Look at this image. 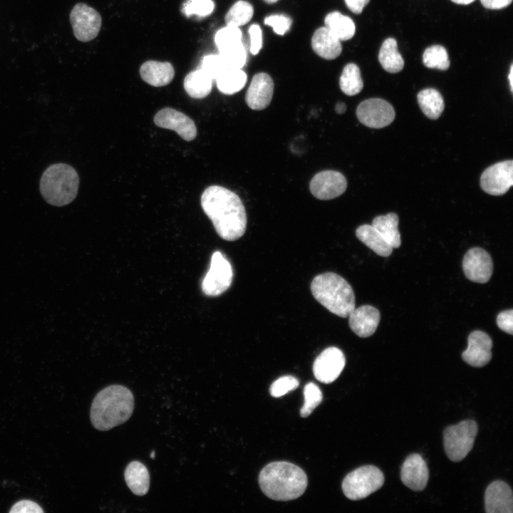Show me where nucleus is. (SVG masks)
Listing matches in <instances>:
<instances>
[{"label": "nucleus", "mask_w": 513, "mask_h": 513, "mask_svg": "<svg viewBox=\"0 0 513 513\" xmlns=\"http://www.w3.org/2000/svg\"><path fill=\"white\" fill-rule=\"evenodd\" d=\"M345 364L346 358L342 351L336 347H328L315 359L313 373L318 381L331 383L340 375Z\"/></svg>", "instance_id": "f8f14e48"}, {"label": "nucleus", "mask_w": 513, "mask_h": 513, "mask_svg": "<svg viewBox=\"0 0 513 513\" xmlns=\"http://www.w3.org/2000/svg\"><path fill=\"white\" fill-rule=\"evenodd\" d=\"M398 222V215L390 212L375 217L371 224L393 248H398L401 244Z\"/></svg>", "instance_id": "a878e982"}, {"label": "nucleus", "mask_w": 513, "mask_h": 513, "mask_svg": "<svg viewBox=\"0 0 513 513\" xmlns=\"http://www.w3.org/2000/svg\"><path fill=\"white\" fill-rule=\"evenodd\" d=\"M357 238L380 256H388L393 247L383 239L372 224H363L356 231Z\"/></svg>", "instance_id": "b1692460"}, {"label": "nucleus", "mask_w": 513, "mask_h": 513, "mask_svg": "<svg viewBox=\"0 0 513 513\" xmlns=\"http://www.w3.org/2000/svg\"><path fill=\"white\" fill-rule=\"evenodd\" d=\"M421 110L429 118L437 119L442 114L445 105L442 95L434 88H426L417 95Z\"/></svg>", "instance_id": "c85d7f7f"}, {"label": "nucleus", "mask_w": 513, "mask_h": 513, "mask_svg": "<svg viewBox=\"0 0 513 513\" xmlns=\"http://www.w3.org/2000/svg\"><path fill=\"white\" fill-rule=\"evenodd\" d=\"M492 341L488 334L482 331H475L468 336L467 349L462 352L464 361L473 367L481 368L492 358Z\"/></svg>", "instance_id": "dca6fc26"}, {"label": "nucleus", "mask_w": 513, "mask_h": 513, "mask_svg": "<svg viewBox=\"0 0 513 513\" xmlns=\"http://www.w3.org/2000/svg\"><path fill=\"white\" fill-rule=\"evenodd\" d=\"M484 507L487 513H512L513 498L510 487L501 480L492 482L485 490Z\"/></svg>", "instance_id": "6ab92c4d"}, {"label": "nucleus", "mask_w": 513, "mask_h": 513, "mask_svg": "<svg viewBox=\"0 0 513 513\" xmlns=\"http://www.w3.org/2000/svg\"><path fill=\"white\" fill-rule=\"evenodd\" d=\"M339 86L343 93L348 95H355L361 91L363 83L357 65L348 63L344 67L340 77Z\"/></svg>", "instance_id": "7c9ffc66"}, {"label": "nucleus", "mask_w": 513, "mask_h": 513, "mask_svg": "<svg viewBox=\"0 0 513 513\" xmlns=\"http://www.w3.org/2000/svg\"><path fill=\"white\" fill-rule=\"evenodd\" d=\"M315 299L329 311L346 318L355 309V295L351 285L333 272L317 275L311 284Z\"/></svg>", "instance_id": "20e7f679"}, {"label": "nucleus", "mask_w": 513, "mask_h": 513, "mask_svg": "<svg viewBox=\"0 0 513 513\" xmlns=\"http://www.w3.org/2000/svg\"><path fill=\"white\" fill-rule=\"evenodd\" d=\"M512 71H513V67H512V65H511L510 70H509V75H508V78H509V84H510V88H511V91H512V88H513V83H512V80H513V78H512L513 72H512Z\"/></svg>", "instance_id": "09e8293b"}, {"label": "nucleus", "mask_w": 513, "mask_h": 513, "mask_svg": "<svg viewBox=\"0 0 513 513\" xmlns=\"http://www.w3.org/2000/svg\"><path fill=\"white\" fill-rule=\"evenodd\" d=\"M233 279L230 262L220 252L213 253L209 271L202 282V290L209 296H217L227 291Z\"/></svg>", "instance_id": "6e6552de"}, {"label": "nucleus", "mask_w": 513, "mask_h": 513, "mask_svg": "<svg viewBox=\"0 0 513 513\" xmlns=\"http://www.w3.org/2000/svg\"><path fill=\"white\" fill-rule=\"evenodd\" d=\"M79 177L76 170L65 163L50 165L40 180V192L48 204L62 207L70 204L76 197Z\"/></svg>", "instance_id": "39448f33"}, {"label": "nucleus", "mask_w": 513, "mask_h": 513, "mask_svg": "<svg viewBox=\"0 0 513 513\" xmlns=\"http://www.w3.org/2000/svg\"><path fill=\"white\" fill-rule=\"evenodd\" d=\"M314 51L323 58H336L342 51L341 41L326 26L318 28L311 38Z\"/></svg>", "instance_id": "4be33fe9"}, {"label": "nucleus", "mask_w": 513, "mask_h": 513, "mask_svg": "<svg viewBox=\"0 0 513 513\" xmlns=\"http://www.w3.org/2000/svg\"><path fill=\"white\" fill-rule=\"evenodd\" d=\"M274 93V82L265 73L255 74L247 90L245 101L252 110H264L270 104Z\"/></svg>", "instance_id": "f3484780"}, {"label": "nucleus", "mask_w": 513, "mask_h": 513, "mask_svg": "<svg viewBox=\"0 0 513 513\" xmlns=\"http://www.w3.org/2000/svg\"><path fill=\"white\" fill-rule=\"evenodd\" d=\"M498 327L503 331L513 334V310L509 309L500 312L497 317Z\"/></svg>", "instance_id": "37998d69"}, {"label": "nucleus", "mask_w": 513, "mask_h": 513, "mask_svg": "<svg viewBox=\"0 0 513 513\" xmlns=\"http://www.w3.org/2000/svg\"><path fill=\"white\" fill-rule=\"evenodd\" d=\"M403 483L413 491L423 490L428 483L429 471L422 456L413 453L405 460L400 471Z\"/></svg>", "instance_id": "a211bd4d"}, {"label": "nucleus", "mask_w": 513, "mask_h": 513, "mask_svg": "<svg viewBox=\"0 0 513 513\" xmlns=\"http://www.w3.org/2000/svg\"><path fill=\"white\" fill-rule=\"evenodd\" d=\"M125 482L131 492L138 496H143L150 487V475L147 467L140 462L133 461L125 468Z\"/></svg>", "instance_id": "5701e85b"}, {"label": "nucleus", "mask_w": 513, "mask_h": 513, "mask_svg": "<svg viewBox=\"0 0 513 513\" xmlns=\"http://www.w3.org/2000/svg\"><path fill=\"white\" fill-rule=\"evenodd\" d=\"M201 206L223 239L235 241L244 234L247 221L245 208L234 192L219 185L209 186L201 196Z\"/></svg>", "instance_id": "f257e3e1"}, {"label": "nucleus", "mask_w": 513, "mask_h": 513, "mask_svg": "<svg viewBox=\"0 0 513 513\" xmlns=\"http://www.w3.org/2000/svg\"><path fill=\"white\" fill-rule=\"evenodd\" d=\"M423 64L429 68L445 71L450 66V60L446 49L440 45L427 48L423 55Z\"/></svg>", "instance_id": "473e14b6"}, {"label": "nucleus", "mask_w": 513, "mask_h": 513, "mask_svg": "<svg viewBox=\"0 0 513 513\" xmlns=\"http://www.w3.org/2000/svg\"><path fill=\"white\" fill-rule=\"evenodd\" d=\"M264 1L268 4H274V3L276 2L278 0H264Z\"/></svg>", "instance_id": "8fccbe9b"}, {"label": "nucleus", "mask_w": 513, "mask_h": 513, "mask_svg": "<svg viewBox=\"0 0 513 513\" xmlns=\"http://www.w3.org/2000/svg\"><path fill=\"white\" fill-rule=\"evenodd\" d=\"M370 0H345L347 7L354 14H359Z\"/></svg>", "instance_id": "a18cd8bd"}, {"label": "nucleus", "mask_w": 513, "mask_h": 513, "mask_svg": "<svg viewBox=\"0 0 513 513\" xmlns=\"http://www.w3.org/2000/svg\"><path fill=\"white\" fill-rule=\"evenodd\" d=\"M263 493L277 501H289L301 496L308 480L304 471L294 464L278 461L266 465L259 475Z\"/></svg>", "instance_id": "7ed1b4c3"}, {"label": "nucleus", "mask_w": 513, "mask_h": 513, "mask_svg": "<svg viewBox=\"0 0 513 513\" xmlns=\"http://www.w3.org/2000/svg\"><path fill=\"white\" fill-rule=\"evenodd\" d=\"M348 323L353 333L361 338L372 336L380 321L379 311L370 305L355 308L348 315Z\"/></svg>", "instance_id": "aec40b11"}, {"label": "nucleus", "mask_w": 513, "mask_h": 513, "mask_svg": "<svg viewBox=\"0 0 513 513\" xmlns=\"http://www.w3.org/2000/svg\"><path fill=\"white\" fill-rule=\"evenodd\" d=\"M378 60L386 71L395 73L403 68L404 60L398 50L397 41L393 38H386L381 45Z\"/></svg>", "instance_id": "bb28decb"}, {"label": "nucleus", "mask_w": 513, "mask_h": 513, "mask_svg": "<svg viewBox=\"0 0 513 513\" xmlns=\"http://www.w3.org/2000/svg\"><path fill=\"white\" fill-rule=\"evenodd\" d=\"M150 457H151L152 458H155V452H154V451L152 452V453H151V455H150Z\"/></svg>", "instance_id": "3c124183"}, {"label": "nucleus", "mask_w": 513, "mask_h": 513, "mask_svg": "<svg viewBox=\"0 0 513 513\" xmlns=\"http://www.w3.org/2000/svg\"><path fill=\"white\" fill-rule=\"evenodd\" d=\"M356 115L359 121L366 126L381 128L393 121L395 111L393 106L385 100L370 98L358 105Z\"/></svg>", "instance_id": "9d476101"}, {"label": "nucleus", "mask_w": 513, "mask_h": 513, "mask_svg": "<svg viewBox=\"0 0 513 513\" xmlns=\"http://www.w3.org/2000/svg\"><path fill=\"white\" fill-rule=\"evenodd\" d=\"M214 80L228 70L219 54H209L203 57L200 68Z\"/></svg>", "instance_id": "e433bc0d"}, {"label": "nucleus", "mask_w": 513, "mask_h": 513, "mask_svg": "<svg viewBox=\"0 0 513 513\" xmlns=\"http://www.w3.org/2000/svg\"><path fill=\"white\" fill-rule=\"evenodd\" d=\"M140 75L149 85L161 87L171 83L175 76V69L169 62L147 61L141 65Z\"/></svg>", "instance_id": "412c9836"}, {"label": "nucleus", "mask_w": 513, "mask_h": 513, "mask_svg": "<svg viewBox=\"0 0 513 513\" xmlns=\"http://www.w3.org/2000/svg\"><path fill=\"white\" fill-rule=\"evenodd\" d=\"M70 21L75 37L82 42L94 39L102 24L100 14L83 3H78L73 6L70 14Z\"/></svg>", "instance_id": "1a4fd4ad"}, {"label": "nucleus", "mask_w": 513, "mask_h": 513, "mask_svg": "<svg viewBox=\"0 0 513 513\" xmlns=\"http://www.w3.org/2000/svg\"><path fill=\"white\" fill-rule=\"evenodd\" d=\"M513 185V161L504 160L487 168L481 175L480 186L487 194L502 195Z\"/></svg>", "instance_id": "9b49d317"}, {"label": "nucleus", "mask_w": 513, "mask_h": 513, "mask_svg": "<svg viewBox=\"0 0 513 513\" xmlns=\"http://www.w3.org/2000/svg\"><path fill=\"white\" fill-rule=\"evenodd\" d=\"M451 1L457 4L467 5V4L472 3L475 0H451Z\"/></svg>", "instance_id": "de8ad7c7"}, {"label": "nucleus", "mask_w": 513, "mask_h": 513, "mask_svg": "<svg viewBox=\"0 0 513 513\" xmlns=\"http://www.w3.org/2000/svg\"><path fill=\"white\" fill-rule=\"evenodd\" d=\"M291 23V19L284 14H273L264 19V24L271 26L278 35L285 34L290 29Z\"/></svg>", "instance_id": "ea45409f"}, {"label": "nucleus", "mask_w": 513, "mask_h": 513, "mask_svg": "<svg viewBox=\"0 0 513 513\" xmlns=\"http://www.w3.org/2000/svg\"><path fill=\"white\" fill-rule=\"evenodd\" d=\"M482 6L489 9H501L508 6L512 0H480Z\"/></svg>", "instance_id": "c03bdc74"}, {"label": "nucleus", "mask_w": 513, "mask_h": 513, "mask_svg": "<svg viewBox=\"0 0 513 513\" xmlns=\"http://www.w3.org/2000/svg\"><path fill=\"white\" fill-rule=\"evenodd\" d=\"M299 385V382L296 378L292 375H284L272 383L269 392L271 396L279 398L296 389Z\"/></svg>", "instance_id": "58836bf2"}, {"label": "nucleus", "mask_w": 513, "mask_h": 513, "mask_svg": "<svg viewBox=\"0 0 513 513\" xmlns=\"http://www.w3.org/2000/svg\"><path fill=\"white\" fill-rule=\"evenodd\" d=\"M465 276L476 283H487L493 272V263L489 254L480 247L469 249L462 260Z\"/></svg>", "instance_id": "4468645a"}, {"label": "nucleus", "mask_w": 513, "mask_h": 513, "mask_svg": "<svg viewBox=\"0 0 513 513\" xmlns=\"http://www.w3.org/2000/svg\"><path fill=\"white\" fill-rule=\"evenodd\" d=\"M304 403L300 415L306 418L322 401L323 395L319 388L314 383H307L304 388Z\"/></svg>", "instance_id": "c9c22d12"}, {"label": "nucleus", "mask_w": 513, "mask_h": 513, "mask_svg": "<svg viewBox=\"0 0 513 513\" xmlns=\"http://www.w3.org/2000/svg\"><path fill=\"white\" fill-rule=\"evenodd\" d=\"M135 406L134 396L126 387L109 385L97 393L91 404L90 417L93 427L106 431L126 422Z\"/></svg>", "instance_id": "f03ea898"}, {"label": "nucleus", "mask_w": 513, "mask_h": 513, "mask_svg": "<svg viewBox=\"0 0 513 513\" xmlns=\"http://www.w3.org/2000/svg\"><path fill=\"white\" fill-rule=\"evenodd\" d=\"M478 430L472 420H465L447 427L443 432L445 452L453 462L463 460L472 450Z\"/></svg>", "instance_id": "0eeeda50"}, {"label": "nucleus", "mask_w": 513, "mask_h": 513, "mask_svg": "<svg viewBox=\"0 0 513 513\" xmlns=\"http://www.w3.org/2000/svg\"><path fill=\"white\" fill-rule=\"evenodd\" d=\"M247 76L242 69H228L215 79L219 90L225 95H232L245 86Z\"/></svg>", "instance_id": "c756f323"}, {"label": "nucleus", "mask_w": 513, "mask_h": 513, "mask_svg": "<svg viewBox=\"0 0 513 513\" xmlns=\"http://www.w3.org/2000/svg\"><path fill=\"white\" fill-rule=\"evenodd\" d=\"M254 14L253 6L247 1L239 0L232 6L225 15L227 25L239 27L247 24Z\"/></svg>", "instance_id": "2f4dec72"}, {"label": "nucleus", "mask_w": 513, "mask_h": 513, "mask_svg": "<svg viewBox=\"0 0 513 513\" xmlns=\"http://www.w3.org/2000/svg\"><path fill=\"white\" fill-rule=\"evenodd\" d=\"M212 81V78L206 72L199 68L185 76L184 89L193 98H203L210 93Z\"/></svg>", "instance_id": "393cba45"}, {"label": "nucleus", "mask_w": 513, "mask_h": 513, "mask_svg": "<svg viewBox=\"0 0 513 513\" xmlns=\"http://www.w3.org/2000/svg\"><path fill=\"white\" fill-rule=\"evenodd\" d=\"M346 110V105L343 102H339L336 105L335 110L338 114L343 113Z\"/></svg>", "instance_id": "49530a36"}, {"label": "nucleus", "mask_w": 513, "mask_h": 513, "mask_svg": "<svg viewBox=\"0 0 513 513\" xmlns=\"http://www.w3.org/2000/svg\"><path fill=\"white\" fill-rule=\"evenodd\" d=\"M250 38V52L256 55L262 46V32L260 26L257 24H252L249 28Z\"/></svg>", "instance_id": "79ce46f5"}, {"label": "nucleus", "mask_w": 513, "mask_h": 513, "mask_svg": "<svg viewBox=\"0 0 513 513\" xmlns=\"http://www.w3.org/2000/svg\"><path fill=\"white\" fill-rule=\"evenodd\" d=\"M155 125L160 128L175 131L186 141L194 140L197 128L194 121L185 113L171 108H165L154 117Z\"/></svg>", "instance_id": "2eb2a0df"}, {"label": "nucleus", "mask_w": 513, "mask_h": 513, "mask_svg": "<svg viewBox=\"0 0 513 513\" xmlns=\"http://www.w3.org/2000/svg\"><path fill=\"white\" fill-rule=\"evenodd\" d=\"M325 26L340 41L351 38L356 31L353 21L338 11L329 13L324 20Z\"/></svg>", "instance_id": "cd10ccee"}, {"label": "nucleus", "mask_w": 513, "mask_h": 513, "mask_svg": "<svg viewBox=\"0 0 513 513\" xmlns=\"http://www.w3.org/2000/svg\"><path fill=\"white\" fill-rule=\"evenodd\" d=\"M384 480L383 472L377 467L365 465L345 477L342 482V490L347 498L359 500L380 489Z\"/></svg>", "instance_id": "423d86ee"}, {"label": "nucleus", "mask_w": 513, "mask_h": 513, "mask_svg": "<svg viewBox=\"0 0 513 513\" xmlns=\"http://www.w3.org/2000/svg\"><path fill=\"white\" fill-rule=\"evenodd\" d=\"M219 54L228 69H242L247 61V51L242 41L220 51Z\"/></svg>", "instance_id": "72a5a7b5"}, {"label": "nucleus", "mask_w": 513, "mask_h": 513, "mask_svg": "<svg viewBox=\"0 0 513 513\" xmlns=\"http://www.w3.org/2000/svg\"><path fill=\"white\" fill-rule=\"evenodd\" d=\"M242 31L239 27L227 25L217 31L214 41L219 51L232 45L242 42Z\"/></svg>", "instance_id": "f704fd0d"}, {"label": "nucleus", "mask_w": 513, "mask_h": 513, "mask_svg": "<svg viewBox=\"0 0 513 513\" xmlns=\"http://www.w3.org/2000/svg\"><path fill=\"white\" fill-rule=\"evenodd\" d=\"M346 177L335 170H323L316 174L310 182L311 194L317 199L328 200L341 195L346 190Z\"/></svg>", "instance_id": "ddd939ff"}, {"label": "nucleus", "mask_w": 513, "mask_h": 513, "mask_svg": "<svg viewBox=\"0 0 513 513\" xmlns=\"http://www.w3.org/2000/svg\"><path fill=\"white\" fill-rule=\"evenodd\" d=\"M214 8L212 0H187L183 5L182 12L186 16L197 15L204 17L210 15Z\"/></svg>", "instance_id": "4c0bfd02"}, {"label": "nucleus", "mask_w": 513, "mask_h": 513, "mask_svg": "<svg viewBox=\"0 0 513 513\" xmlns=\"http://www.w3.org/2000/svg\"><path fill=\"white\" fill-rule=\"evenodd\" d=\"M10 513H43V510L36 502L28 499L16 502L10 509Z\"/></svg>", "instance_id": "a19ab883"}]
</instances>
